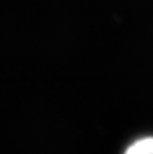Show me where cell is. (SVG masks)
Here are the masks:
<instances>
[{
    "label": "cell",
    "instance_id": "obj_1",
    "mask_svg": "<svg viewBox=\"0 0 153 154\" xmlns=\"http://www.w3.org/2000/svg\"><path fill=\"white\" fill-rule=\"evenodd\" d=\"M124 154H153V137L141 138L134 142Z\"/></svg>",
    "mask_w": 153,
    "mask_h": 154
}]
</instances>
